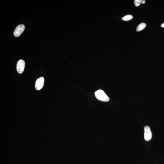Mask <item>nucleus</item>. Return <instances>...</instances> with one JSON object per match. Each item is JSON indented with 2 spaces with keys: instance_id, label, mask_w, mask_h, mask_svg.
I'll use <instances>...</instances> for the list:
<instances>
[{
  "instance_id": "obj_1",
  "label": "nucleus",
  "mask_w": 164,
  "mask_h": 164,
  "mask_svg": "<svg viewBox=\"0 0 164 164\" xmlns=\"http://www.w3.org/2000/svg\"><path fill=\"white\" fill-rule=\"evenodd\" d=\"M95 95L96 98L101 101L108 102L110 100L106 94L103 90H99L96 92Z\"/></svg>"
},
{
  "instance_id": "obj_2",
  "label": "nucleus",
  "mask_w": 164,
  "mask_h": 164,
  "mask_svg": "<svg viewBox=\"0 0 164 164\" xmlns=\"http://www.w3.org/2000/svg\"><path fill=\"white\" fill-rule=\"evenodd\" d=\"M144 138L145 141H149L151 140L152 137V134L149 126H145L144 129Z\"/></svg>"
},
{
  "instance_id": "obj_3",
  "label": "nucleus",
  "mask_w": 164,
  "mask_h": 164,
  "mask_svg": "<svg viewBox=\"0 0 164 164\" xmlns=\"http://www.w3.org/2000/svg\"><path fill=\"white\" fill-rule=\"evenodd\" d=\"M25 29V26L23 24H20L18 26L14 32V35L15 37H18L21 35L24 31Z\"/></svg>"
},
{
  "instance_id": "obj_4",
  "label": "nucleus",
  "mask_w": 164,
  "mask_h": 164,
  "mask_svg": "<svg viewBox=\"0 0 164 164\" xmlns=\"http://www.w3.org/2000/svg\"><path fill=\"white\" fill-rule=\"evenodd\" d=\"M25 66V61L23 60H20L17 63V69L18 72L20 74L23 73Z\"/></svg>"
},
{
  "instance_id": "obj_5",
  "label": "nucleus",
  "mask_w": 164,
  "mask_h": 164,
  "mask_svg": "<svg viewBox=\"0 0 164 164\" xmlns=\"http://www.w3.org/2000/svg\"><path fill=\"white\" fill-rule=\"evenodd\" d=\"M44 79L43 77H41L37 79L36 81L35 87L37 90H40L43 88L44 84Z\"/></svg>"
},
{
  "instance_id": "obj_6",
  "label": "nucleus",
  "mask_w": 164,
  "mask_h": 164,
  "mask_svg": "<svg viewBox=\"0 0 164 164\" xmlns=\"http://www.w3.org/2000/svg\"><path fill=\"white\" fill-rule=\"evenodd\" d=\"M146 26V23H141L136 28V31L139 32L144 29Z\"/></svg>"
},
{
  "instance_id": "obj_7",
  "label": "nucleus",
  "mask_w": 164,
  "mask_h": 164,
  "mask_svg": "<svg viewBox=\"0 0 164 164\" xmlns=\"http://www.w3.org/2000/svg\"><path fill=\"white\" fill-rule=\"evenodd\" d=\"M133 17L132 15H128L125 16L122 18V20L124 21H128L132 19Z\"/></svg>"
},
{
  "instance_id": "obj_8",
  "label": "nucleus",
  "mask_w": 164,
  "mask_h": 164,
  "mask_svg": "<svg viewBox=\"0 0 164 164\" xmlns=\"http://www.w3.org/2000/svg\"><path fill=\"white\" fill-rule=\"evenodd\" d=\"M141 3V0H135L134 4L136 6H139Z\"/></svg>"
},
{
  "instance_id": "obj_9",
  "label": "nucleus",
  "mask_w": 164,
  "mask_h": 164,
  "mask_svg": "<svg viewBox=\"0 0 164 164\" xmlns=\"http://www.w3.org/2000/svg\"><path fill=\"white\" fill-rule=\"evenodd\" d=\"M145 3V1L144 0H141V3L142 4H144Z\"/></svg>"
},
{
  "instance_id": "obj_10",
  "label": "nucleus",
  "mask_w": 164,
  "mask_h": 164,
  "mask_svg": "<svg viewBox=\"0 0 164 164\" xmlns=\"http://www.w3.org/2000/svg\"><path fill=\"white\" fill-rule=\"evenodd\" d=\"M161 26L162 27H163V28L164 27V23L162 24Z\"/></svg>"
}]
</instances>
